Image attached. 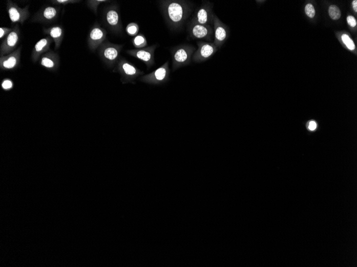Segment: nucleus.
Wrapping results in <instances>:
<instances>
[{
	"mask_svg": "<svg viewBox=\"0 0 357 267\" xmlns=\"http://www.w3.org/2000/svg\"><path fill=\"white\" fill-rule=\"evenodd\" d=\"M159 47L158 44H154L151 46L140 49H134L126 51L127 54L143 61L149 69L155 65V52Z\"/></svg>",
	"mask_w": 357,
	"mask_h": 267,
	"instance_id": "obj_9",
	"label": "nucleus"
},
{
	"mask_svg": "<svg viewBox=\"0 0 357 267\" xmlns=\"http://www.w3.org/2000/svg\"><path fill=\"white\" fill-rule=\"evenodd\" d=\"M347 22L348 24L351 27H355L357 22L355 19L352 16H349L347 18Z\"/></svg>",
	"mask_w": 357,
	"mask_h": 267,
	"instance_id": "obj_29",
	"label": "nucleus"
},
{
	"mask_svg": "<svg viewBox=\"0 0 357 267\" xmlns=\"http://www.w3.org/2000/svg\"><path fill=\"white\" fill-rule=\"evenodd\" d=\"M305 11L306 14H307V16L309 17V18H314L315 11L313 5H312L311 4H308L306 5Z\"/></svg>",
	"mask_w": 357,
	"mask_h": 267,
	"instance_id": "obj_25",
	"label": "nucleus"
},
{
	"mask_svg": "<svg viewBox=\"0 0 357 267\" xmlns=\"http://www.w3.org/2000/svg\"><path fill=\"white\" fill-rule=\"evenodd\" d=\"M212 24L214 31L213 43L220 49L230 36L229 27L221 21L215 14L213 17Z\"/></svg>",
	"mask_w": 357,
	"mask_h": 267,
	"instance_id": "obj_11",
	"label": "nucleus"
},
{
	"mask_svg": "<svg viewBox=\"0 0 357 267\" xmlns=\"http://www.w3.org/2000/svg\"><path fill=\"white\" fill-rule=\"evenodd\" d=\"M13 82L10 81V79H5L2 84V88L4 90H9L13 88Z\"/></svg>",
	"mask_w": 357,
	"mask_h": 267,
	"instance_id": "obj_28",
	"label": "nucleus"
},
{
	"mask_svg": "<svg viewBox=\"0 0 357 267\" xmlns=\"http://www.w3.org/2000/svg\"><path fill=\"white\" fill-rule=\"evenodd\" d=\"M316 128V124L315 122L311 121L309 123V128L311 130H314Z\"/></svg>",
	"mask_w": 357,
	"mask_h": 267,
	"instance_id": "obj_30",
	"label": "nucleus"
},
{
	"mask_svg": "<svg viewBox=\"0 0 357 267\" xmlns=\"http://www.w3.org/2000/svg\"><path fill=\"white\" fill-rule=\"evenodd\" d=\"M44 32L47 34L55 42V49H58L63 39L64 32L63 28L60 26H54L44 29Z\"/></svg>",
	"mask_w": 357,
	"mask_h": 267,
	"instance_id": "obj_19",
	"label": "nucleus"
},
{
	"mask_svg": "<svg viewBox=\"0 0 357 267\" xmlns=\"http://www.w3.org/2000/svg\"><path fill=\"white\" fill-rule=\"evenodd\" d=\"M104 17L105 24L112 32L120 33L122 31L120 9L117 5L113 4L106 7L104 10Z\"/></svg>",
	"mask_w": 357,
	"mask_h": 267,
	"instance_id": "obj_6",
	"label": "nucleus"
},
{
	"mask_svg": "<svg viewBox=\"0 0 357 267\" xmlns=\"http://www.w3.org/2000/svg\"><path fill=\"white\" fill-rule=\"evenodd\" d=\"M342 41L346 45L347 48L351 50H353L355 49V45L350 37L346 35H343L342 36Z\"/></svg>",
	"mask_w": 357,
	"mask_h": 267,
	"instance_id": "obj_24",
	"label": "nucleus"
},
{
	"mask_svg": "<svg viewBox=\"0 0 357 267\" xmlns=\"http://www.w3.org/2000/svg\"><path fill=\"white\" fill-rule=\"evenodd\" d=\"M12 31L13 28L7 27L0 28V38L2 39L4 37H7Z\"/></svg>",
	"mask_w": 357,
	"mask_h": 267,
	"instance_id": "obj_26",
	"label": "nucleus"
},
{
	"mask_svg": "<svg viewBox=\"0 0 357 267\" xmlns=\"http://www.w3.org/2000/svg\"><path fill=\"white\" fill-rule=\"evenodd\" d=\"M196 49L189 44H181L171 49L172 59V70L176 71L179 68L189 65L192 60Z\"/></svg>",
	"mask_w": 357,
	"mask_h": 267,
	"instance_id": "obj_2",
	"label": "nucleus"
},
{
	"mask_svg": "<svg viewBox=\"0 0 357 267\" xmlns=\"http://www.w3.org/2000/svg\"><path fill=\"white\" fill-rule=\"evenodd\" d=\"M123 47V44H113L105 40L99 47V54L105 64L112 66L116 65L120 58V54Z\"/></svg>",
	"mask_w": 357,
	"mask_h": 267,
	"instance_id": "obj_3",
	"label": "nucleus"
},
{
	"mask_svg": "<svg viewBox=\"0 0 357 267\" xmlns=\"http://www.w3.org/2000/svg\"><path fill=\"white\" fill-rule=\"evenodd\" d=\"M52 42L53 39L50 37L40 39L33 49L31 56L32 61L37 62L42 55L47 52Z\"/></svg>",
	"mask_w": 357,
	"mask_h": 267,
	"instance_id": "obj_16",
	"label": "nucleus"
},
{
	"mask_svg": "<svg viewBox=\"0 0 357 267\" xmlns=\"http://www.w3.org/2000/svg\"><path fill=\"white\" fill-rule=\"evenodd\" d=\"M59 56L53 52L44 54L40 60V64L49 70L56 69L59 66Z\"/></svg>",
	"mask_w": 357,
	"mask_h": 267,
	"instance_id": "obj_18",
	"label": "nucleus"
},
{
	"mask_svg": "<svg viewBox=\"0 0 357 267\" xmlns=\"http://www.w3.org/2000/svg\"><path fill=\"white\" fill-rule=\"evenodd\" d=\"M7 10L12 23L23 24L30 16L28 6L21 8L18 4L9 0L7 3Z\"/></svg>",
	"mask_w": 357,
	"mask_h": 267,
	"instance_id": "obj_13",
	"label": "nucleus"
},
{
	"mask_svg": "<svg viewBox=\"0 0 357 267\" xmlns=\"http://www.w3.org/2000/svg\"><path fill=\"white\" fill-rule=\"evenodd\" d=\"M132 42L136 49L146 47L147 45V39L143 34H139L134 37L132 39Z\"/></svg>",
	"mask_w": 357,
	"mask_h": 267,
	"instance_id": "obj_20",
	"label": "nucleus"
},
{
	"mask_svg": "<svg viewBox=\"0 0 357 267\" xmlns=\"http://www.w3.org/2000/svg\"><path fill=\"white\" fill-rule=\"evenodd\" d=\"M329 15L333 20H338L341 18V13L336 5H332L329 8Z\"/></svg>",
	"mask_w": 357,
	"mask_h": 267,
	"instance_id": "obj_22",
	"label": "nucleus"
},
{
	"mask_svg": "<svg viewBox=\"0 0 357 267\" xmlns=\"http://www.w3.org/2000/svg\"><path fill=\"white\" fill-rule=\"evenodd\" d=\"M52 2L56 5H67L68 4L79 2L80 1H75V0H56V1H52Z\"/></svg>",
	"mask_w": 357,
	"mask_h": 267,
	"instance_id": "obj_27",
	"label": "nucleus"
},
{
	"mask_svg": "<svg viewBox=\"0 0 357 267\" xmlns=\"http://www.w3.org/2000/svg\"><path fill=\"white\" fill-rule=\"evenodd\" d=\"M189 37L193 39L213 41V28L211 25H201L189 21L188 24Z\"/></svg>",
	"mask_w": 357,
	"mask_h": 267,
	"instance_id": "obj_5",
	"label": "nucleus"
},
{
	"mask_svg": "<svg viewBox=\"0 0 357 267\" xmlns=\"http://www.w3.org/2000/svg\"><path fill=\"white\" fill-rule=\"evenodd\" d=\"M126 31L128 36L135 37L138 35L139 31V26L135 22H131L127 26Z\"/></svg>",
	"mask_w": 357,
	"mask_h": 267,
	"instance_id": "obj_21",
	"label": "nucleus"
},
{
	"mask_svg": "<svg viewBox=\"0 0 357 267\" xmlns=\"http://www.w3.org/2000/svg\"><path fill=\"white\" fill-rule=\"evenodd\" d=\"M106 2H107V1H105V0H93V1H87V4L88 7L93 10V12L96 14H97L99 5L100 4Z\"/></svg>",
	"mask_w": 357,
	"mask_h": 267,
	"instance_id": "obj_23",
	"label": "nucleus"
},
{
	"mask_svg": "<svg viewBox=\"0 0 357 267\" xmlns=\"http://www.w3.org/2000/svg\"><path fill=\"white\" fill-rule=\"evenodd\" d=\"M170 72L168 61L154 71L141 77L140 80L151 84H161L168 80Z\"/></svg>",
	"mask_w": 357,
	"mask_h": 267,
	"instance_id": "obj_10",
	"label": "nucleus"
},
{
	"mask_svg": "<svg viewBox=\"0 0 357 267\" xmlns=\"http://www.w3.org/2000/svg\"><path fill=\"white\" fill-rule=\"evenodd\" d=\"M21 48L17 49L12 53L0 57V68L3 70L15 69L19 66L21 61Z\"/></svg>",
	"mask_w": 357,
	"mask_h": 267,
	"instance_id": "obj_15",
	"label": "nucleus"
},
{
	"mask_svg": "<svg viewBox=\"0 0 357 267\" xmlns=\"http://www.w3.org/2000/svg\"><path fill=\"white\" fill-rule=\"evenodd\" d=\"M116 66L114 72L121 74L124 82H132L136 78L144 73L131 62L122 57L119 59Z\"/></svg>",
	"mask_w": 357,
	"mask_h": 267,
	"instance_id": "obj_4",
	"label": "nucleus"
},
{
	"mask_svg": "<svg viewBox=\"0 0 357 267\" xmlns=\"http://www.w3.org/2000/svg\"><path fill=\"white\" fill-rule=\"evenodd\" d=\"M213 3L203 1L200 7L195 11L190 22L201 25H210L212 24L213 17Z\"/></svg>",
	"mask_w": 357,
	"mask_h": 267,
	"instance_id": "obj_7",
	"label": "nucleus"
},
{
	"mask_svg": "<svg viewBox=\"0 0 357 267\" xmlns=\"http://www.w3.org/2000/svg\"><path fill=\"white\" fill-rule=\"evenodd\" d=\"M21 31L18 24L13 28L9 35L2 41L0 47V56H3L12 53L15 51L20 39Z\"/></svg>",
	"mask_w": 357,
	"mask_h": 267,
	"instance_id": "obj_12",
	"label": "nucleus"
},
{
	"mask_svg": "<svg viewBox=\"0 0 357 267\" xmlns=\"http://www.w3.org/2000/svg\"><path fill=\"white\" fill-rule=\"evenodd\" d=\"M197 45L198 48L192 58V60L196 63H201L210 59L219 50L213 42L199 41L197 42Z\"/></svg>",
	"mask_w": 357,
	"mask_h": 267,
	"instance_id": "obj_8",
	"label": "nucleus"
},
{
	"mask_svg": "<svg viewBox=\"0 0 357 267\" xmlns=\"http://www.w3.org/2000/svg\"><path fill=\"white\" fill-rule=\"evenodd\" d=\"M59 9L52 6L44 8L40 10L33 19L36 21L49 22L54 20L58 16Z\"/></svg>",
	"mask_w": 357,
	"mask_h": 267,
	"instance_id": "obj_17",
	"label": "nucleus"
},
{
	"mask_svg": "<svg viewBox=\"0 0 357 267\" xmlns=\"http://www.w3.org/2000/svg\"><path fill=\"white\" fill-rule=\"evenodd\" d=\"M107 32L104 28L98 24H95L90 30L88 37V47L92 52H95L105 41Z\"/></svg>",
	"mask_w": 357,
	"mask_h": 267,
	"instance_id": "obj_14",
	"label": "nucleus"
},
{
	"mask_svg": "<svg viewBox=\"0 0 357 267\" xmlns=\"http://www.w3.org/2000/svg\"><path fill=\"white\" fill-rule=\"evenodd\" d=\"M353 8H354V10L356 11V12H357V0H355V1H353Z\"/></svg>",
	"mask_w": 357,
	"mask_h": 267,
	"instance_id": "obj_31",
	"label": "nucleus"
},
{
	"mask_svg": "<svg viewBox=\"0 0 357 267\" xmlns=\"http://www.w3.org/2000/svg\"><path fill=\"white\" fill-rule=\"evenodd\" d=\"M160 7L170 30L179 31L193 9V4L185 0H162Z\"/></svg>",
	"mask_w": 357,
	"mask_h": 267,
	"instance_id": "obj_1",
	"label": "nucleus"
}]
</instances>
